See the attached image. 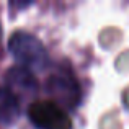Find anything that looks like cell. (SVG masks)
Masks as SVG:
<instances>
[{"instance_id":"3","label":"cell","mask_w":129,"mask_h":129,"mask_svg":"<svg viewBox=\"0 0 129 129\" xmlns=\"http://www.w3.org/2000/svg\"><path fill=\"white\" fill-rule=\"evenodd\" d=\"M49 95L54 98L56 105H64L67 108H75L80 101V88L75 79L67 74H54L46 83Z\"/></svg>"},{"instance_id":"2","label":"cell","mask_w":129,"mask_h":129,"mask_svg":"<svg viewBox=\"0 0 129 129\" xmlns=\"http://www.w3.org/2000/svg\"><path fill=\"white\" fill-rule=\"evenodd\" d=\"M28 118L38 129H72L66 110L51 100L33 101L28 108Z\"/></svg>"},{"instance_id":"5","label":"cell","mask_w":129,"mask_h":129,"mask_svg":"<svg viewBox=\"0 0 129 129\" xmlns=\"http://www.w3.org/2000/svg\"><path fill=\"white\" fill-rule=\"evenodd\" d=\"M20 116V101L7 88L0 87V121L10 124Z\"/></svg>"},{"instance_id":"4","label":"cell","mask_w":129,"mask_h":129,"mask_svg":"<svg viewBox=\"0 0 129 129\" xmlns=\"http://www.w3.org/2000/svg\"><path fill=\"white\" fill-rule=\"evenodd\" d=\"M5 82V88L18 98L20 103H21V98H29L38 91V82H36L33 72L21 66H15L10 70H7Z\"/></svg>"},{"instance_id":"1","label":"cell","mask_w":129,"mask_h":129,"mask_svg":"<svg viewBox=\"0 0 129 129\" xmlns=\"http://www.w3.org/2000/svg\"><path fill=\"white\" fill-rule=\"evenodd\" d=\"M8 49L20 66L28 70H43L49 62L44 44L28 31H15L8 39Z\"/></svg>"}]
</instances>
